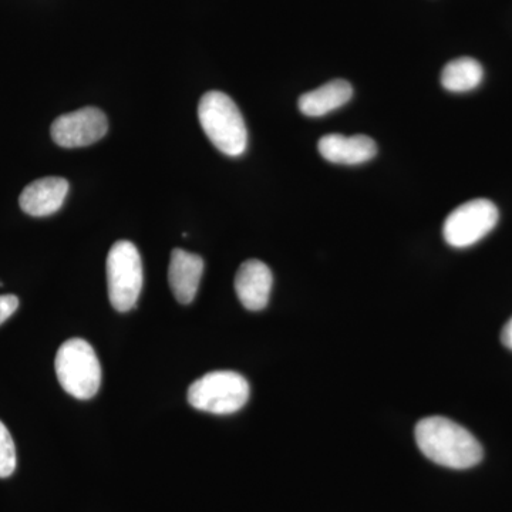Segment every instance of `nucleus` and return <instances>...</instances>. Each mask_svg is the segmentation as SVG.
I'll list each match as a JSON object with an SVG mask.
<instances>
[{"instance_id":"obj_1","label":"nucleus","mask_w":512,"mask_h":512,"mask_svg":"<svg viewBox=\"0 0 512 512\" xmlns=\"http://www.w3.org/2000/svg\"><path fill=\"white\" fill-rule=\"evenodd\" d=\"M414 436L421 453L439 466L466 470L483 460L484 451L480 441L456 421L446 417L420 420Z\"/></svg>"},{"instance_id":"obj_2","label":"nucleus","mask_w":512,"mask_h":512,"mask_svg":"<svg viewBox=\"0 0 512 512\" xmlns=\"http://www.w3.org/2000/svg\"><path fill=\"white\" fill-rule=\"evenodd\" d=\"M198 119L212 144L229 157L245 153L248 130L235 101L222 92H208L201 97Z\"/></svg>"},{"instance_id":"obj_3","label":"nucleus","mask_w":512,"mask_h":512,"mask_svg":"<svg viewBox=\"0 0 512 512\" xmlns=\"http://www.w3.org/2000/svg\"><path fill=\"white\" fill-rule=\"evenodd\" d=\"M55 369L64 392L89 400L99 392L101 366L93 346L86 340H66L57 350Z\"/></svg>"},{"instance_id":"obj_4","label":"nucleus","mask_w":512,"mask_h":512,"mask_svg":"<svg viewBox=\"0 0 512 512\" xmlns=\"http://www.w3.org/2000/svg\"><path fill=\"white\" fill-rule=\"evenodd\" d=\"M248 380L231 370L207 373L195 380L188 389V403L200 412L220 414L237 413L249 399Z\"/></svg>"},{"instance_id":"obj_5","label":"nucleus","mask_w":512,"mask_h":512,"mask_svg":"<svg viewBox=\"0 0 512 512\" xmlns=\"http://www.w3.org/2000/svg\"><path fill=\"white\" fill-rule=\"evenodd\" d=\"M143 281V262L136 245L130 241L116 242L107 256V288L113 308L119 312L133 309Z\"/></svg>"},{"instance_id":"obj_6","label":"nucleus","mask_w":512,"mask_h":512,"mask_svg":"<svg viewBox=\"0 0 512 512\" xmlns=\"http://www.w3.org/2000/svg\"><path fill=\"white\" fill-rule=\"evenodd\" d=\"M498 217L494 202L484 198L464 202L444 222V239L453 248L471 247L493 231Z\"/></svg>"},{"instance_id":"obj_7","label":"nucleus","mask_w":512,"mask_h":512,"mask_svg":"<svg viewBox=\"0 0 512 512\" xmlns=\"http://www.w3.org/2000/svg\"><path fill=\"white\" fill-rule=\"evenodd\" d=\"M109 130V120L96 107L63 114L53 121L50 134L57 146L64 148L86 147L97 143Z\"/></svg>"},{"instance_id":"obj_8","label":"nucleus","mask_w":512,"mask_h":512,"mask_svg":"<svg viewBox=\"0 0 512 512\" xmlns=\"http://www.w3.org/2000/svg\"><path fill=\"white\" fill-rule=\"evenodd\" d=\"M274 276L271 269L258 259H248L239 266L235 276V292L245 309L252 312L266 308L271 296Z\"/></svg>"},{"instance_id":"obj_9","label":"nucleus","mask_w":512,"mask_h":512,"mask_svg":"<svg viewBox=\"0 0 512 512\" xmlns=\"http://www.w3.org/2000/svg\"><path fill=\"white\" fill-rule=\"evenodd\" d=\"M67 192L69 183L64 178H40L22 191L19 198L20 208L32 217H49L62 208Z\"/></svg>"},{"instance_id":"obj_10","label":"nucleus","mask_w":512,"mask_h":512,"mask_svg":"<svg viewBox=\"0 0 512 512\" xmlns=\"http://www.w3.org/2000/svg\"><path fill=\"white\" fill-rule=\"evenodd\" d=\"M319 153L333 164L359 165L372 160L377 154V146L365 134L342 136L326 134L319 140Z\"/></svg>"},{"instance_id":"obj_11","label":"nucleus","mask_w":512,"mask_h":512,"mask_svg":"<svg viewBox=\"0 0 512 512\" xmlns=\"http://www.w3.org/2000/svg\"><path fill=\"white\" fill-rule=\"evenodd\" d=\"M204 274V259L184 249L175 248L171 252L168 282L175 299L183 305L194 301Z\"/></svg>"},{"instance_id":"obj_12","label":"nucleus","mask_w":512,"mask_h":512,"mask_svg":"<svg viewBox=\"0 0 512 512\" xmlns=\"http://www.w3.org/2000/svg\"><path fill=\"white\" fill-rule=\"evenodd\" d=\"M353 96L349 82L342 79L332 80L312 92L305 93L299 99V110L308 117H320L340 109Z\"/></svg>"},{"instance_id":"obj_13","label":"nucleus","mask_w":512,"mask_h":512,"mask_svg":"<svg viewBox=\"0 0 512 512\" xmlns=\"http://www.w3.org/2000/svg\"><path fill=\"white\" fill-rule=\"evenodd\" d=\"M483 76V66L476 59L460 57L444 66L441 72V84L448 92H470L480 86Z\"/></svg>"},{"instance_id":"obj_14","label":"nucleus","mask_w":512,"mask_h":512,"mask_svg":"<svg viewBox=\"0 0 512 512\" xmlns=\"http://www.w3.org/2000/svg\"><path fill=\"white\" fill-rule=\"evenodd\" d=\"M16 447L5 424L0 421V478H8L16 470Z\"/></svg>"},{"instance_id":"obj_15","label":"nucleus","mask_w":512,"mask_h":512,"mask_svg":"<svg viewBox=\"0 0 512 512\" xmlns=\"http://www.w3.org/2000/svg\"><path fill=\"white\" fill-rule=\"evenodd\" d=\"M19 308V299L15 295H0V325L5 323Z\"/></svg>"},{"instance_id":"obj_16","label":"nucleus","mask_w":512,"mask_h":512,"mask_svg":"<svg viewBox=\"0 0 512 512\" xmlns=\"http://www.w3.org/2000/svg\"><path fill=\"white\" fill-rule=\"evenodd\" d=\"M501 342H503L505 348L512 350V318L504 326L503 333H501Z\"/></svg>"}]
</instances>
